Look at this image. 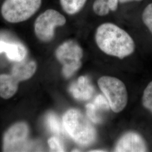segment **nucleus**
Here are the masks:
<instances>
[{
	"instance_id": "nucleus-1",
	"label": "nucleus",
	"mask_w": 152,
	"mask_h": 152,
	"mask_svg": "<svg viewBox=\"0 0 152 152\" xmlns=\"http://www.w3.org/2000/svg\"><path fill=\"white\" fill-rule=\"evenodd\" d=\"M95 39L98 48L104 53L121 59L132 54L135 49L130 35L112 23L100 25L96 30Z\"/></svg>"
},
{
	"instance_id": "nucleus-2",
	"label": "nucleus",
	"mask_w": 152,
	"mask_h": 152,
	"mask_svg": "<svg viewBox=\"0 0 152 152\" xmlns=\"http://www.w3.org/2000/svg\"><path fill=\"white\" fill-rule=\"evenodd\" d=\"M63 125L69 135L80 145L87 146L96 139V132L94 127L78 110H67L63 117Z\"/></svg>"
},
{
	"instance_id": "nucleus-3",
	"label": "nucleus",
	"mask_w": 152,
	"mask_h": 152,
	"mask_svg": "<svg viewBox=\"0 0 152 152\" xmlns=\"http://www.w3.org/2000/svg\"><path fill=\"white\" fill-rule=\"evenodd\" d=\"M98 83L114 112L119 113L125 108L128 96L124 82L115 77L104 76L99 79Z\"/></svg>"
},
{
	"instance_id": "nucleus-4",
	"label": "nucleus",
	"mask_w": 152,
	"mask_h": 152,
	"mask_svg": "<svg viewBox=\"0 0 152 152\" xmlns=\"http://www.w3.org/2000/svg\"><path fill=\"white\" fill-rule=\"evenodd\" d=\"M42 0H5L1 14L6 21L20 23L33 16L41 7Z\"/></svg>"
},
{
	"instance_id": "nucleus-5",
	"label": "nucleus",
	"mask_w": 152,
	"mask_h": 152,
	"mask_svg": "<svg viewBox=\"0 0 152 152\" xmlns=\"http://www.w3.org/2000/svg\"><path fill=\"white\" fill-rule=\"evenodd\" d=\"M55 56L63 65V75L65 78H69L81 66L83 50L75 41L68 40L56 49Z\"/></svg>"
},
{
	"instance_id": "nucleus-6",
	"label": "nucleus",
	"mask_w": 152,
	"mask_h": 152,
	"mask_svg": "<svg viewBox=\"0 0 152 152\" xmlns=\"http://www.w3.org/2000/svg\"><path fill=\"white\" fill-rule=\"evenodd\" d=\"M66 18L59 11L48 9L37 17L34 23V32L42 42H50L54 37L55 29L66 23Z\"/></svg>"
},
{
	"instance_id": "nucleus-7",
	"label": "nucleus",
	"mask_w": 152,
	"mask_h": 152,
	"mask_svg": "<svg viewBox=\"0 0 152 152\" xmlns=\"http://www.w3.org/2000/svg\"><path fill=\"white\" fill-rule=\"evenodd\" d=\"M29 128L26 123L19 122L12 125L4 136V151H24V149H26Z\"/></svg>"
},
{
	"instance_id": "nucleus-8",
	"label": "nucleus",
	"mask_w": 152,
	"mask_h": 152,
	"mask_svg": "<svg viewBox=\"0 0 152 152\" xmlns=\"http://www.w3.org/2000/svg\"><path fill=\"white\" fill-rule=\"evenodd\" d=\"M147 145L139 134L134 132L126 133L118 141L115 152H146Z\"/></svg>"
},
{
	"instance_id": "nucleus-9",
	"label": "nucleus",
	"mask_w": 152,
	"mask_h": 152,
	"mask_svg": "<svg viewBox=\"0 0 152 152\" xmlns=\"http://www.w3.org/2000/svg\"><path fill=\"white\" fill-rule=\"evenodd\" d=\"M94 91V87L86 76L80 77L78 80L73 83L69 87L72 95L78 100H89L92 97Z\"/></svg>"
},
{
	"instance_id": "nucleus-10",
	"label": "nucleus",
	"mask_w": 152,
	"mask_h": 152,
	"mask_svg": "<svg viewBox=\"0 0 152 152\" xmlns=\"http://www.w3.org/2000/svg\"><path fill=\"white\" fill-rule=\"evenodd\" d=\"M37 69L36 63L31 60H24L17 61L11 70V75L18 81H26L31 78Z\"/></svg>"
},
{
	"instance_id": "nucleus-11",
	"label": "nucleus",
	"mask_w": 152,
	"mask_h": 152,
	"mask_svg": "<svg viewBox=\"0 0 152 152\" xmlns=\"http://www.w3.org/2000/svg\"><path fill=\"white\" fill-rule=\"evenodd\" d=\"M5 53L8 59L14 61H20L26 59L27 50L20 44H10L0 41V54Z\"/></svg>"
},
{
	"instance_id": "nucleus-12",
	"label": "nucleus",
	"mask_w": 152,
	"mask_h": 152,
	"mask_svg": "<svg viewBox=\"0 0 152 152\" xmlns=\"http://www.w3.org/2000/svg\"><path fill=\"white\" fill-rule=\"evenodd\" d=\"M19 82L11 75H0V97L8 99L17 92Z\"/></svg>"
},
{
	"instance_id": "nucleus-13",
	"label": "nucleus",
	"mask_w": 152,
	"mask_h": 152,
	"mask_svg": "<svg viewBox=\"0 0 152 152\" xmlns=\"http://www.w3.org/2000/svg\"><path fill=\"white\" fill-rule=\"evenodd\" d=\"M119 3L120 0H95L92 4V10L98 16H106L110 12L116 11Z\"/></svg>"
},
{
	"instance_id": "nucleus-14",
	"label": "nucleus",
	"mask_w": 152,
	"mask_h": 152,
	"mask_svg": "<svg viewBox=\"0 0 152 152\" xmlns=\"http://www.w3.org/2000/svg\"><path fill=\"white\" fill-rule=\"evenodd\" d=\"M87 0H60L63 11L69 15H73L81 11Z\"/></svg>"
},
{
	"instance_id": "nucleus-15",
	"label": "nucleus",
	"mask_w": 152,
	"mask_h": 152,
	"mask_svg": "<svg viewBox=\"0 0 152 152\" xmlns=\"http://www.w3.org/2000/svg\"><path fill=\"white\" fill-rule=\"evenodd\" d=\"M46 122L50 131L55 134L59 135L63 132L60 121L56 114L50 113L47 115Z\"/></svg>"
},
{
	"instance_id": "nucleus-16",
	"label": "nucleus",
	"mask_w": 152,
	"mask_h": 152,
	"mask_svg": "<svg viewBox=\"0 0 152 152\" xmlns=\"http://www.w3.org/2000/svg\"><path fill=\"white\" fill-rule=\"evenodd\" d=\"M142 102L144 107L152 113V81L148 85L144 90Z\"/></svg>"
},
{
	"instance_id": "nucleus-17",
	"label": "nucleus",
	"mask_w": 152,
	"mask_h": 152,
	"mask_svg": "<svg viewBox=\"0 0 152 152\" xmlns=\"http://www.w3.org/2000/svg\"><path fill=\"white\" fill-rule=\"evenodd\" d=\"M86 114L87 117L92 122L98 124L101 122L102 117L99 115V110L96 108L94 103H89L86 105Z\"/></svg>"
},
{
	"instance_id": "nucleus-18",
	"label": "nucleus",
	"mask_w": 152,
	"mask_h": 152,
	"mask_svg": "<svg viewBox=\"0 0 152 152\" xmlns=\"http://www.w3.org/2000/svg\"><path fill=\"white\" fill-rule=\"evenodd\" d=\"M142 20L152 34V2L144 9L142 13Z\"/></svg>"
},
{
	"instance_id": "nucleus-19",
	"label": "nucleus",
	"mask_w": 152,
	"mask_h": 152,
	"mask_svg": "<svg viewBox=\"0 0 152 152\" xmlns=\"http://www.w3.org/2000/svg\"><path fill=\"white\" fill-rule=\"evenodd\" d=\"M93 103L100 111L108 110L110 108L108 101L105 95H99L96 96Z\"/></svg>"
},
{
	"instance_id": "nucleus-20",
	"label": "nucleus",
	"mask_w": 152,
	"mask_h": 152,
	"mask_svg": "<svg viewBox=\"0 0 152 152\" xmlns=\"http://www.w3.org/2000/svg\"><path fill=\"white\" fill-rule=\"evenodd\" d=\"M48 144L50 149L54 152H64L65 149L61 145L59 140L56 137H52L49 139Z\"/></svg>"
},
{
	"instance_id": "nucleus-21",
	"label": "nucleus",
	"mask_w": 152,
	"mask_h": 152,
	"mask_svg": "<svg viewBox=\"0 0 152 152\" xmlns=\"http://www.w3.org/2000/svg\"><path fill=\"white\" fill-rule=\"evenodd\" d=\"M142 0H120V4H126L132 2H140Z\"/></svg>"
},
{
	"instance_id": "nucleus-22",
	"label": "nucleus",
	"mask_w": 152,
	"mask_h": 152,
	"mask_svg": "<svg viewBox=\"0 0 152 152\" xmlns=\"http://www.w3.org/2000/svg\"><path fill=\"white\" fill-rule=\"evenodd\" d=\"M91 152H105V151H100H100H96V150H95V151H91Z\"/></svg>"
}]
</instances>
